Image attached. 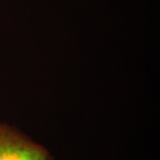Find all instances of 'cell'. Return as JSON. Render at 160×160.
Listing matches in <instances>:
<instances>
[{"label":"cell","instance_id":"cell-1","mask_svg":"<svg viewBox=\"0 0 160 160\" xmlns=\"http://www.w3.org/2000/svg\"><path fill=\"white\" fill-rule=\"evenodd\" d=\"M0 160H53L43 146L21 132L0 125Z\"/></svg>","mask_w":160,"mask_h":160}]
</instances>
